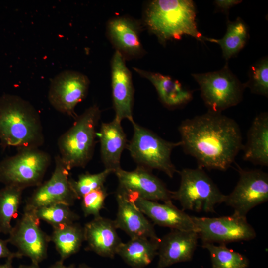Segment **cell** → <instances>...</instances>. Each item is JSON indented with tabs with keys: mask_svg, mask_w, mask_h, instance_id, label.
<instances>
[{
	"mask_svg": "<svg viewBox=\"0 0 268 268\" xmlns=\"http://www.w3.org/2000/svg\"><path fill=\"white\" fill-rule=\"evenodd\" d=\"M184 151L198 167L226 171L242 149V136L233 119L208 111L183 121L178 127Z\"/></svg>",
	"mask_w": 268,
	"mask_h": 268,
	"instance_id": "cell-1",
	"label": "cell"
},
{
	"mask_svg": "<svg viewBox=\"0 0 268 268\" xmlns=\"http://www.w3.org/2000/svg\"><path fill=\"white\" fill-rule=\"evenodd\" d=\"M0 141L4 148L13 147L17 150L39 148L44 142L39 112L19 96L0 97Z\"/></svg>",
	"mask_w": 268,
	"mask_h": 268,
	"instance_id": "cell-2",
	"label": "cell"
},
{
	"mask_svg": "<svg viewBox=\"0 0 268 268\" xmlns=\"http://www.w3.org/2000/svg\"><path fill=\"white\" fill-rule=\"evenodd\" d=\"M145 22L162 43L188 35L201 42L204 36L199 31L196 10L192 0H154L148 5Z\"/></svg>",
	"mask_w": 268,
	"mask_h": 268,
	"instance_id": "cell-3",
	"label": "cell"
},
{
	"mask_svg": "<svg viewBox=\"0 0 268 268\" xmlns=\"http://www.w3.org/2000/svg\"><path fill=\"white\" fill-rule=\"evenodd\" d=\"M100 116L98 106H90L77 116L72 126L58 138L59 155L69 171L84 168L92 159Z\"/></svg>",
	"mask_w": 268,
	"mask_h": 268,
	"instance_id": "cell-4",
	"label": "cell"
},
{
	"mask_svg": "<svg viewBox=\"0 0 268 268\" xmlns=\"http://www.w3.org/2000/svg\"><path fill=\"white\" fill-rule=\"evenodd\" d=\"M134 133L126 148L138 166L150 170L156 169L172 178L178 171L171 159L172 150L180 141H167L157 134L133 122Z\"/></svg>",
	"mask_w": 268,
	"mask_h": 268,
	"instance_id": "cell-5",
	"label": "cell"
},
{
	"mask_svg": "<svg viewBox=\"0 0 268 268\" xmlns=\"http://www.w3.org/2000/svg\"><path fill=\"white\" fill-rule=\"evenodd\" d=\"M179 173L180 186L172 191V199L178 201L183 209L214 212L215 206L224 202L226 195L203 169L183 168Z\"/></svg>",
	"mask_w": 268,
	"mask_h": 268,
	"instance_id": "cell-6",
	"label": "cell"
},
{
	"mask_svg": "<svg viewBox=\"0 0 268 268\" xmlns=\"http://www.w3.org/2000/svg\"><path fill=\"white\" fill-rule=\"evenodd\" d=\"M51 162L50 154L39 148L17 150L0 162V183L23 190L42 183Z\"/></svg>",
	"mask_w": 268,
	"mask_h": 268,
	"instance_id": "cell-7",
	"label": "cell"
},
{
	"mask_svg": "<svg viewBox=\"0 0 268 268\" xmlns=\"http://www.w3.org/2000/svg\"><path fill=\"white\" fill-rule=\"evenodd\" d=\"M192 76L199 85L201 97L208 111L222 113L242 100L244 83L231 72L227 63L219 70L193 73Z\"/></svg>",
	"mask_w": 268,
	"mask_h": 268,
	"instance_id": "cell-8",
	"label": "cell"
},
{
	"mask_svg": "<svg viewBox=\"0 0 268 268\" xmlns=\"http://www.w3.org/2000/svg\"><path fill=\"white\" fill-rule=\"evenodd\" d=\"M197 232L203 243H227L249 241L256 236L246 217L233 214L220 217L191 216Z\"/></svg>",
	"mask_w": 268,
	"mask_h": 268,
	"instance_id": "cell-9",
	"label": "cell"
},
{
	"mask_svg": "<svg viewBox=\"0 0 268 268\" xmlns=\"http://www.w3.org/2000/svg\"><path fill=\"white\" fill-rule=\"evenodd\" d=\"M17 249L23 257L29 258L31 263L39 264L47 256L50 237L40 226V220L33 211L24 210L6 239Z\"/></svg>",
	"mask_w": 268,
	"mask_h": 268,
	"instance_id": "cell-10",
	"label": "cell"
},
{
	"mask_svg": "<svg viewBox=\"0 0 268 268\" xmlns=\"http://www.w3.org/2000/svg\"><path fill=\"white\" fill-rule=\"evenodd\" d=\"M238 171L239 180L224 202L233 208V214L246 217L253 208L268 201V174L258 169Z\"/></svg>",
	"mask_w": 268,
	"mask_h": 268,
	"instance_id": "cell-11",
	"label": "cell"
},
{
	"mask_svg": "<svg viewBox=\"0 0 268 268\" xmlns=\"http://www.w3.org/2000/svg\"><path fill=\"white\" fill-rule=\"evenodd\" d=\"M76 199L70 185L69 170L58 154L55 157V168L51 177L37 187L26 200L24 209L33 211L57 203L71 206Z\"/></svg>",
	"mask_w": 268,
	"mask_h": 268,
	"instance_id": "cell-12",
	"label": "cell"
},
{
	"mask_svg": "<svg viewBox=\"0 0 268 268\" xmlns=\"http://www.w3.org/2000/svg\"><path fill=\"white\" fill-rule=\"evenodd\" d=\"M89 80L84 74L73 70H65L51 81L48 99L57 111L71 116H77L75 108L86 96Z\"/></svg>",
	"mask_w": 268,
	"mask_h": 268,
	"instance_id": "cell-13",
	"label": "cell"
},
{
	"mask_svg": "<svg viewBox=\"0 0 268 268\" xmlns=\"http://www.w3.org/2000/svg\"><path fill=\"white\" fill-rule=\"evenodd\" d=\"M114 173L118 180V188L129 195L152 201H172V191L148 169L137 166L128 171L120 168Z\"/></svg>",
	"mask_w": 268,
	"mask_h": 268,
	"instance_id": "cell-14",
	"label": "cell"
},
{
	"mask_svg": "<svg viewBox=\"0 0 268 268\" xmlns=\"http://www.w3.org/2000/svg\"><path fill=\"white\" fill-rule=\"evenodd\" d=\"M111 83L115 118L120 121L128 119L132 123L134 89L132 76L124 56L118 50L111 61Z\"/></svg>",
	"mask_w": 268,
	"mask_h": 268,
	"instance_id": "cell-15",
	"label": "cell"
},
{
	"mask_svg": "<svg viewBox=\"0 0 268 268\" xmlns=\"http://www.w3.org/2000/svg\"><path fill=\"white\" fill-rule=\"evenodd\" d=\"M116 199L118 209L114 222L117 229L124 231L131 238L160 239L153 224L135 205L127 193L118 188L116 193Z\"/></svg>",
	"mask_w": 268,
	"mask_h": 268,
	"instance_id": "cell-16",
	"label": "cell"
},
{
	"mask_svg": "<svg viewBox=\"0 0 268 268\" xmlns=\"http://www.w3.org/2000/svg\"><path fill=\"white\" fill-rule=\"evenodd\" d=\"M128 195L140 211L154 223L160 226L169 227L172 230L197 232L191 216L178 209L172 203V201L161 203L136 196Z\"/></svg>",
	"mask_w": 268,
	"mask_h": 268,
	"instance_id": "cell-17",
	"label": "cell"
},
{
	"mask_svg": "<svg viewBox=\"0 0 268 268\" xmlns=\"http://www.w3.org/2000/svg\"><path fill=\"white\" fill-rule=\"evenodd\" d=\"M195 231L172 230L160 239L157 268L191 260L199 239Z\"/></svg>",
	"mask_w": 268,
	"mask_h": 268,
	"instance_id": "cell-18",
	"label": "cell"
},
{
	"mask_svg": "<svg viewBox=\"0 0 268 268\" xmlns=\"http://www.w3.org/2000/svg\"><path fill=\"white\" fill-rule=\"evenodd\" d=\"M83 228L89 250L104 257L113 258L117 254L122 242L114 220L99 215L86 223Z\"/></svg>",
	"mask_w": 268,
	"mask_h": 268,
	"instance_id": "cell-19",
	"label": "cell"
},
{
	"mask_svg": "<svg viewBox=\"0 0 268 268\" xmlns=\"http://www.w3.org/2000/svg\"><path fill=\"white\" fill-rule=\"evenodd\" d=\"M97 135L100 140L102 163L105 169L114 173L121 168V155L128 144L121 121L114 117L111 122L102 123Z\"/></svg>",
	"mask_w": 268,
	"mask_h": 268,
	"instance_id": "cell-20",
	"label": "cell"
},
{
	"mask_svg": "<svg viewBox=\"0 0 268 268\" xmlns=\"http://www.w3.org/2000/svg\"><path fill=\"white\" fill-rule=\"evenodd\" d=\"M243 158L253 164L268 166V113L263 112L253 119L243 144Z\"/></svg>",
	"mask_w": 268,
	"mask_h": 268,
	"instance_id": "cell-21",
	"label": "cell"
},
{
	"mask_svg": "<svg viewBox=\"0 0 268 268\" xmlns=\"http://www.w3.org/2000/svg\"><path fill=\"white\" fill-rule=\"evenodd\" d=\"M134 70L148 80L155 87L162 104L169 108L184 106L193 99V91L183 86L178 80L160 73L145 71L137 68Z\"/></svg>",
	"mask_w": 268,
	"mask_h": 268,
	"instance_id": "cell-22",
	"label": "cell"
},
{
	"mask_svg": "<svg viewBox=\"0 0 268 268\" xmlns=\"http://www.w3.org/2000/svg\"><path fill=\"white\" fill-rule=\"evenodd\" d=\"M107 29L111 41L123 56L134 57L142 54L136 22L129 18H114L108 22Z\"/></svg>",
	"mask_w": 268,
	"mask_h": 268,
	"instance_id": "cell-23",
	"label": "cell"
},
{
	"mask_svg": "<svg viewBox=\"0 0 268 268\" xmlns=\"http://www.w3.org/2000/svg\"><path fill=\"white\" fill-rule=\"evenodd\" d=\"M160 239L137 237L122 242L117 254L132 268H143L153 261L158 254Z\"/></svg>",
	"mask_w": 268,
	"mask_h": 268,
	"instance_id": "cell-24",
	"label": "cell"
},
{
	"mask_svg": "<svg viewBox=\"0 0 268 268\" xmlns=\"http://www.w3.org/2000/svg\"><path fill=\"white\" fill-rule=\"evenodd\" d=\"M50 237L56 250L64 261L78 252L84 242V228L77 223L53 227Z\"/></svg>",
	"mask_w": 268,
	"mask_h": 268,
	"instance_id": "cell-25",
	"label": "cell"
},
{
	"mask_svg": "<svg viewBox=\"0 0 268 268\" xmlns=\"http://www.w3.org/2000/svg\"><path fill=\"white\" fill-rule=\"evenodd\" d=\"M249 38L248 26L240 17L233 21H227L226 32L221 39L204 37V40L218 44L223 58L228 61L244 47Z\"/></svg>",
	"mask_w": 268,
	"mask_h": 268,
	"instance_id": "cell-26",
	"label": "cell"
},
{
	"mask_svg": "<svg viewBox=\"0 0 268 268\" xmlns=\"http://www.w3.org/2000/svg\"><path fill=\"white\" fill-rule=\"evenodd\" d=\"M23 190L11 185H5L0 190V233H10L13 227L11 222L17 215Z\"/></svg>",
	"mask_w": 268,
	"mask_h": 268,
	"instance_id": "cell-27",
	"label": "cell"
},
{
	"mask_svg": "<svg viewBox=\"0 0 268 268\" xmlns=\"http://www.w3.org/2000/svg\"><path fill=\"white\" fill-rule=\"evenodd\" d=\"M210 254L212 268H246L249 261L244 255L228 248L225 244L203 243Z\"/></svg>",
	"mask_w": 268,
	"mask_h": 268,
	"instance_id": "cell-28",
	"label": "cell"
},
{
	"mask_svg": "<svg viewBox=\"0 0 268 268\" xmlns=\"http://www.w3.org/2000/svg\"><path fill=\"white\" fill-rule=\"evenodd\" d=\"M69 205L57 203L42 207L33 210L40 220L50 224L52 227L74 223L79 216Z\"/></svg>",
	"mask_w": 268,
	"mask_h": 268,
	"instance_id": "cell-29",
	"label": "cell"
},
{
	"mask_svg": "<svg viewBox=\"0 0 268 268\" xmlns=\"http://www.w3.org/2000/svg\"><path fill=\"white\" fill-rule=\"evenodd\" d=\"M112 173V170L105 169L98 173L81 174L77 180L69 178L70 186L77 199H81L89 193L104 186L107 178Z\"/></svg>",
	"mask_w": 268,
	"mask_h": 268,
	"instance_id": "cell-30",
	"label": "cell"
},
{
	"mask_svg": "<svg viewBox=\"0 0 268 268\" xmlns=\"http://www.w3.org/2000/svg\"><path fill=\"white\" fill-rule=\"evenodd\" d=\"M251 92L266 97H268V59L267 57L260 59L251 66L249 71V80L244 83Z\"/></svg>",
	"mask_w": 268,
	"mask_h": 268,
	"instance_id": "cell-31",
	"label": "cell"
},
{
	"mask_svg": "<svg viewBox=\"0 0 268 268\" xmlns=\"http://www.w3.org/2000/svg\"><path fill=\"white\" fill-rule=\"evenodd\" d=\"M107 195L104 186L84 196L81 198V206L84 216L92 215L95 217L99 216Z\"/></svg>",
	"mask_w": 268,
	"mask_h": 268,
	"instance_id": "cell-32",
	"label": "cell"
},
{
	"mask_svg": "<svg viewBox=\"0 0 268 268\" xmlns=\"http://www.w3.org/2000/svg\"><path fill=\"white\" fill-rule=\"evenodd\" d=\"M6 240L0 238V259L1 258H21L22 257L17 252H11L7 247Z\"/></svg>",
	"mask_w": 268,
	"mask_h": 268,
	"instance_id": "cell-33",
	"label": "cell"
},
{
	"mask_svg": "<svg viewBox=\"0 0 268 268\" xmlns=\"http://www.w3.org/2000/svg\"><path fill=\"white\" fill-rule=\"evenodd\" d=\"M242 2L241 0H216L214 3L217 10L226 13L231 7Z\"/></svg>",
	"mask_w": 268,
	"mask_h": 268,
	"instance_id": "cell-34",
	"label": "cell"
},
{
	"mask_svg": "<svg viewBox=\"0 0 268 268\" xmlns=\"http://www.w3.org/2000/svg\"><path fill=\"white\" fill-rule=\"evenodd\" d=\"M48 268H76V267L74 265H70L69 266L65 265L64 264V262L60 260Z\"/></svg>",
	"mask_w": 268,
	"mask_h": 268,
	"instance_id": "cell-35",
	"label": "cell"
},
{
	"mask_svg": "<svg viewBox=\"0 0 268 268\" xmlns=\"http://www.w3.org/2000/svg\"><path fill=\"white\" fill-rule=\"evenodd\" d=\"M13 260V258L6 259L4 264H0V268H14L12 265Z\"/></svg>",
	"mask_w": 268,
	"mask_h": 268,
	"instance_id": "cell-36",
	"label": "cell"
},
{
	"mask_svg": "<svg viewBox=\"0 0 268 268\" xmlns=\"http://www.w3.org/2000/svg\"><path fill=\"white\" fill-rule=\"evenodd\" d=\"M17 268H40L39 264L31 263L30 265H20Z\"/></svg>",
	"mask_w": 268,
	"mask_h": 268,
	"instance_id": "cell-37",
	"label": "cell"
},
{
	"mask_svg": "<svg viewBox=\"0 0 268 268\" xmlns=\"http://www.w3.org/2000/svg\"><path fill=\"white\" fill-rule=\"evenodd\" d=\"M78 268H92L87 266L86 264H82L80 265L79 267H78Z\"/></svg>",
	"mask_w": 268,
	"mask_h": 268,
	"instance_id": "cell-38",
	"label": "cell"
}]
</instances>
